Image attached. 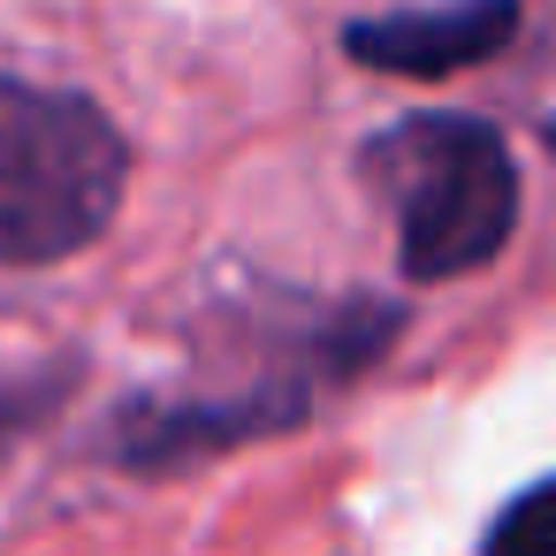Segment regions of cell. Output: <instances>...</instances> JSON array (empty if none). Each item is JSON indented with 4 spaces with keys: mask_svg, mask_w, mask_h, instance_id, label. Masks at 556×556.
<instances>
[{
    "mask_svg": "<svg viewBox=\"0 0 556 556\" xmlns=\"http://www.w3.org/2000/svg\"><path fill=\"white\" fill-rule=\"evenodd\" d=\"M404 305L381 290H343V298H282L267 313H244V343H237V381H206V389H176V396H130L108 412L100 457L146 480L214 465L244 442L267 434H298L313 427L320 396H336L343 381H358L366 366H381L404 336Z\"/></svg>",
    "mask_w": 556,
    "mask_h": 556,
    "instance_id": "cell-1",
    "label": "cell"
},
{
    "mask_svg": "<svg viewBox=\"0 0 556 556\" xmlns=\"http://www.w3.org/2000/svg\"><path fill=\"white\" fill-rule=\"evenodd\" d=\"M358 176L396 214V267L412 290L495 267L518 229V161L488 115H404L358 146Z\"/></svg>",
    "mask_w": 556,
    "mask_h": 556,
    "instance_id": "cell-2",
    "label": "cell"
},
{
    "mask_svg": "<svg viewBox=\"0 0 556 556\" xmlns=\"http://www.w3.org/2000/svg\"><path fill=\"white\" fill-rule=\"evenodd\" d=\"M130 191V138L92 92L0 77V267L92 252Z\"/></svg>",
    "mask_w": 556,
    "mask_h": 556,
    "instance_id": "cell-3",
    "label": "cell"
},
{
    "mask_svg": "<svg viewBox=\"0 0 556 556\" xmlns=\"http://www.w3.org/2000/svg\"><path fill=\"white\" fill-rule=\"evenodd\" d=\"M526 24V0H434V9H396V16H358L343 24V54L381 77H465L495 62Z\"/></svg>",
    "mask_w": 556,
    "mask_h": 556,
    "instance_id": "cell-4",
    "label": "cell"
},
{
    "mask_svg": "<svg viewBox=\"0 0 556 556\" xmlns=\"http://www.w3.org/2000/svg\"><path fill=\"white\" fill-rule=\"evenodd\" d=\"M480 556H556V472H541L533 488H518L488 518Z\"/></svg>",
    "mask_w": 556,
    "mask_h": 556,
    "instance_id": "cell-5",
    "label": "cell"
},
{
    "mask_svg": "<svg viewBox=\"0 0 556 556\" xmlns=\"http://www.w3.org/2000/svg\"><path fill=\"white\" fill-rule=\"evenodd\" d=\"M70 366H54V374H0V457H9L39 419H54L62 412V396H70Z\"/></svg>",
    "mask_w": 556,
    "mask_h": 556,
    "instance_id": "cell-6",
    "label": "cell"
},
{
    "mask_svg": "<svg viewBox=\"0 0 556 556\" xmlns=\"http://www.w3.org/2000/svg\"><path fill=\"white\" fill-rule=\"evenodd\" d=\"M541 146H548V161H556V108L541 115Z\"/></svg>",
    "mask_w": 556,
    "mask_h": 556,
    "instance_id": "cell-7",
    "label": "cell"
}]
</instances>
